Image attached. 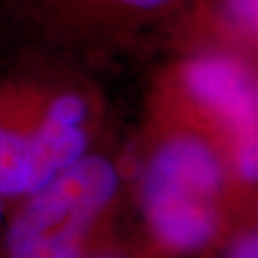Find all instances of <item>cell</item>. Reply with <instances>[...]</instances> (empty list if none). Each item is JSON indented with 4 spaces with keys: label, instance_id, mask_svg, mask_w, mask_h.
Segmentation results:
<instances>
[{
    "label": "cell",
    "instance_id": "1",
    "mask_svg": "<svg viewBox=\"0 0 258 258\" xmlns=\"http://www.w3.org/2000/svg\"><path fill=\"white\" fill-rule=\"evenodd\" d=\"M191 0H0V21L31 52L77 65L81 55L126 46L142 33L170 27Z\"/></svg>",
    "mask_w": 258,
    "mask_h": 258
},
{
    "label": "cell",
    "instance_id": "2",
    "mask_svg": "<svg viewBox=\"0 0 258 258\" xmlns=\"http://www.w3.org/2000/svg\"><path fill=\"white\" fill-rule=\"evenodd\" d=\"M222 165L211 144L191 132L166 136L142 172L140 197L149 230L166 249L195 252L218 228Z\"/></svg>",
    "mask_w": 258,
    "mask_h": 258
},
{
    "label": "cell",
    "instance_id": "3",
    "mask_svg": "<svg viewBox=\"0 0 258 258\" xmlns=\"http://www.w3.org/2000/svg\"><path fill=\"white\" fill-rule=\"evenodd\" d=\"M119 187L107 159L84 155L27 195L6 235V258H83L96 220Z\"/></svg>",
    "mask_w": 258,
    "mask_h": 258
},
{
    "label": "cell",
    "instance_id": "4",
    "mask_svg": "<svg viewBox=\"0 0 258 258\" xmlns=\"http://www.w3.org/2000/svg\"><path fill=\"white\" fill-rule=\"evenodd\" d=\"M157 98L220 122L237 138L258 132V84L239 55L199 50L165 75Z\"/></svg>",
    "mask_w": 258,
    "mask_h": 258
},
{
    "label": "cell",
    "instance_id": "5",
    "mask_svg": "<svg viewBox=\"0 0 258 258\" xmlns=\"http://www.w3.org/2000/svg\"><path fill=\"white\" fill-rule=\"evenodd\" d=\"M170 27L209 29L224 38L258 44V0H191Z\"/></svg>",
    "mask_w": 258,
    "mask_h": 258
},
{
    "label": "cell",
    "instance_id": "6",
    "mask_svg": "<svg viewBox=\"0 0 258 258\" xmlns=\"http://www.w3.org/2000/svg\"><path fill=\"white\" fill-rule=\"evenodd\" d=\"M237 170L247 182H258V132L235 140Z\"/></svg>",
    "mask_w": 258,
    "mask_h": 258
},
{
    "label": "cell",
    "instance_id": "7",
    "mask_svg": "<svg viewBox=\"0 0 258 258\" xmlns=\"http://www.w3.org/2000/svg\"><path fill=\"white\" fill-rule=\"evenodd\" d=\"M228 258H258V231L235 241L228 252Z\"/></svg>",
    "mask_w": 258,
    "mask_h": 258
},
{
    "label": "cell",
    "instance_id": "8",
    "mask_svg": "<svg viewBox=\"0 0 258 258\" xmlns=\"http://www.w3.org/2000/svg\"><path fill=\"white\" fill-rule=\"evenodd\" d=\"M2 201H4V197L0 195V214H2Z\"/></svg>",
    "mask_w": 258,
    "mask_h": 258
},
{
    "label": "cell",
    "instance_id": "9",
    "mask_svg": "<svg viewBox=\"0 0 258 258\" xmlns=\"http://www.w3.org/2000/svg\"><path fill=\"white\" fill-rule=\"evenodd\" d=\"M102 258H111V256H102Z\"/></svg>",
    "mask_w": 258,
    "mask_h": 258
}]
</instances>
